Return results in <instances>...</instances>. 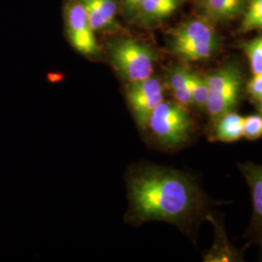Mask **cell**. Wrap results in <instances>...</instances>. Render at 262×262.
I'll return each mask as SVG.
<instances>
[{"label": "cell", "mask_w": 262, "mask_h": 262, "mask_svg": "<svg viewBox=\"0 0 262 262\" xmlns=\"http://www.w3.org/2000/svg\"><path fill=\"white\" fill-rule=\"evenodd\" d=\"M251 189L253 198V217L248 237L260 246L262 252V165L247 162L239 165Z\"/></svg>", "instance_id": "obj_8"}, {"label": "cell", "mask_w": 262, "mask_h": 262, "mask_svg": "<svg viewBox=\"0 0 262 262\" xmlns=\"http://www.w3.org/2000/svg\"><path fill=\"white\" fill-rule=\"evenodd\" d=\"M247 94L253 103L256 104L262 98V74L253 75L246 88Z\"/></svg>", "instance_id": "obj_18"}, {"label": "cell", "mask_w": 262, "mask_h": 262, "mask_svg": "<svg viewBox=\"0 0 262 262\" xmlns=\"http://www.w3.org/2000/svg\"><path fill=\"white\" fill-rule=\"evenodd\" d=\"M193 121L187 107L173 101H162L150 115L148 128L159 144L177 148L189 140Z\"/></svg>", "instance_id": "obj_5"}, {"label": "cell", "mask_w": 262, "mask_h": 262, "mask_svg": "<svg viewBox=\"0 0 262 262\" xmlns=\"http://www.w3.org/2000/svg\"><path fill=\"white\" fill-rule=\"evenodd\" d=\"M83 4L89 23L95 31L111 30L118 27L117 0H80Z\"/></svg>", "instance_id": "obj_9"}, {"label": "cell", "mask_w": 262, "mask_h": 262, "mask_svg": "<svg viewBox=\"0 0 262 262\" xmlns=\"http://www.w3.org/2000/svg\"><path fill=\"white\" fill-rule=\"evenodd\" d=\"M231 4L232 7L234 9L236 15H240L244 9H245V4H246V0H231Z\"/></svg>", "instance_id": "obj_19"}, {"label": "cell", "mask_w": 262, "mask_h": 262, "mask_svg": "<svg viewBox=\"0 0 262 262\" xmlns=\"http://www.w3.org/2000/svg\"><path fill=\"white\" fill-rule=\"evenodd\" d=\"M126 96L137 124L147 129L150 115L164 100V86L157 77L150 76L128 84Z\"/></svg>", "instance_id": "obj_7"}, {"label": "cell", "mask_w": 262, "mask_h": 262, "mask_svg": "<svg viewBox=\"0 0 262 262\" xmlns=\"http://www.w3.org/2000/svg\"><path fill=\"white\" fill-rule=\"evenodd\" d=\"M192 70L185 66H174L166 72L165 83L178 103L185 107L192 106L190 94V76Z\"/></svg>", "instance_id": "obj_12"}, {"label": "cell", "mask_w": 262, "mask_h": 262, "mask_svg": "<svg viewBox=\"0 0 262 262\" xmlns=\"http://www.w3.org/2000/svg\"><path fill=\"white\" fill-rule=\"evenodd\" d=\"M241 48L248 56L253 75L262 74V33L250 41L244 42Z\"/></svg>", "instance_id": "obj_15"}, {"label": "cell", "mask_w": 262, "mask_h": 262, "mask_svg": "<svg viewBox=\"0 0 262 262\" xmlns=\"http://www.w3.org/2000/svg\"><path fill=\"white\" fill-rule=\"evenodd\" d=\"M64 24L71 45L82 55L96 56L99 47L83 4L80 0H67L64 6Z\"/></svg>", "instance_id": "obj_6"}, {"label": "cell", "mask_w": 262, "mask_h": 262, "mask_svg": "<svg viewBox=\"0 0 262 262\" xmlns=\"http://www.w3.org/2000/svg\"><path fill=\"white\" fill-rule=\"evenodd\" d=\"M197 9L209 23H223L237 17L231 0H197Z\"/></svg>", "instance_id": "obj_13"}, {"label": "cell", "mask_w": 262, "mask_h": 262, "mask_svg": "<svg viewBox=\"0 0 262 262\" xmlns=\"http://www.w3.org/2000/svg\"><path fill=\"white\" fill-rule=\"evenodd\" d=\"M212 122L210 141L231 143L243 137L244 117L235 111L225 113Z\"/></svg>", "instance_id": "obj_10"}, {"label": "cell", "mask_w": 262, "mask_h": 262, "mask_svg": "<svg viewBox=\"0 0 262 262\" xmlns=\"http://www.w3.org/2000/svg\"><path fill=\"white\" fill-rule=\"evenodd\" d=\"M262 28V0H250L244 14L240 31L249 32Z\"/></svg>", "instance_id": "obj_16"}, {"label": "cell", "mask_w": 262, "mask_h": 262, "mask_svg": "<svg viewBox=\"0 0 262 262\" xmlns=\"http://www.w3.org/2000/svg\"><path fill=\"white\" fill-rule=\"evenodd\" d=\"M168 49L184 60L202 61L217 53L220 39L212 24L206 19H189L171 30Z\"/></svg>", "instance_id": "obj_2"}, {"label": "cell", "mask_w": 262, "mask_h": 262, "mask_svg": "<svg viewBox=\"0 0 262 262\" xmlns=\"http://www.w3.org/2000/svg\"><path fill=\"white\" fill-rule=\"evenodd\" d=\"M205 78L209 88L206 112L214 122L238 106L243 91V74L238 63L229 60L209 72Z\"/></svg>", "instance_id": "obj_3"}, {"label": "cell", "mask_w": 262, "mask_h": 262, "mask_svg": "<svg viewBox=\"0 0 262 262\" xmlns=\"http://www.w3.org/2000/svg\"><path fill=\"white\" fill-rule=\"evenodd\" d=\"M185 0H146L135 17L141 25L147 27L170 17Z\"/></svg>", "instance_id": "obj_11"}, {"label": "cell", "mask_w": 262, "mask_h": 262, "mask_svg": "<svg viewBox=\"0 0 262 262\" xmlns=\"http://www.w3.org/2000/svg\"><path fill=\"white\" fill-rule=\"evenodd\" d=\"M256 106H257V109H258V111L261 113L262 114V98L256 103Z\"/></svg>", "instance_id": "obj_20"}, {"label": "cell", "mask_w": 262, "mask_h": 262, "mask_svg": "<svg viewBox=\"0 0 262 262\" xmlns=\"http://www.w3.org/2000/svg\"><path fill=\"white\" fill-rule=\"evenodd\" d=\"M243 137L254 141L262 137V114L250 115L244 118Z\"/></svg>", "instance_id": "obj_17"}, {"label": "cell", "mask_w": 262, "mask_h": 262, "mask_svg": "<svg viewBox=\"0 0 262 262\" xmlns=\"http://www.w3.org/2000/svg\"><path fill=\"white\" fill-rule=\"evenodd\" d=\"M109 55L113 66L128 84L152 76L157 54L144 42L134 38H119L111 43Z\"/></svg>", "instance_id": "obj_4"}, {"label": "cell", "mask_w": 262, "mask_h": 262, "mask_svg": "<svg viewBox=\"0 0 262 262\" xmlns=\"http://www.w3.org/2000/svg\"><path fill=\"white\" fill-rule=\"evenodd\" d=\"M132 214L137 221L183 225L200 215L208 203L196 184L176 170L147 167L129 182Z\"/></svg>", "instance_id": "obj_1"}, {"label": "cell", "mask_w": 262, "mask_h": 262, "mask_svg": "<svg viewBox=\"0 0 262 262\" xmlns=\"http://www.w3.org/2000/svg\"><path fill=\"white\" fill-rule=\"evenodd\" d=\"M190 94L192 106L200 111H206L207 102L209 99V88L205 76L199 75L192 71L190 76Z\"/></svg>", "instance_id": "obj_14"}]
</instances>
